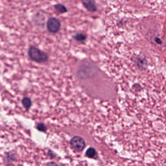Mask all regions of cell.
<instances>
[{"label": "cell", "instance_id": "10", "mask_svg": "<svg viewBox=\"0 0 166 166\" xmlns=\"http://www.w3.org/2000/svg\"><path fill=\"white\" fill-rule=\"evenodd\" d=\"M155 41L158 44H161L162 42L161 40L160 39L158 38H157L155 39Z\"/></svg>", "mask_w": 166, "mask_h": 166}, {"label": "cell", "instance_id": "6", "mask_svg": "<svg viewBox=\"0 0 166 166\" xmlns=\"http://www.w3.org/2000/svg\"><path fill=\"white\" fill-rule=\"evenodd\" d=\"M97 154V152L93 148H89L86 152V155L89 158H94Z\"/></svg>", "mask_w": 166, "mask_h": 166}, {"label": "cell", "instance_id": "3", "mask_svg": "<svg viewBox=\"0 0 166 166\" xmlns=\"http://www.w3.org/2000/svg\"><path fill=\"white\" fill-rule=\"evenodd\" d=\"M60 23L55 18H50L47 22V28L51 33H57L60 27Z\"/></svg>", "mask_w": 166, "mask_h": 166}, {"label": "cell", "instance_id": "8", "mask_svg": "<svg viewBox=\"0 0 166 166\" xmlns=\"http://www.w3.org/2000/svg\"><path fill=\"white\" fill-rule=\"evenodd\" d=\"M36 128L40 132H45L47 130V126L42 123H40L37 124Z\"/></svg>", "mask_w": 166, "mask_h": 166}, {"label": "cell", "instance_id": "1", "mask_svg": "<svg viewBox=\"0 0 166 166\" xmlns=\"http://www.w3.org/2000/svg\"><path fill=\"white\" fill-rule=\"evenodd\" d=\"M28 55L32 60L38 63H45L48 59L47 55L45 52L34 47L29 48Z\"/></svg>", "mask_w": 166, "mask_h": 166}, {"label": "cell", "instance_id": "7", "mask_svg": "<svg viewBox=\"0 0 166 166\" xmlns=\"http://www.w3.org/2000/svg\"><path fill=\"white\" fill-rule=\"evenodd\" d=\"M54 7L56 10L60 13H63L67 11L66 8L63 4H57L55 5Z\"/></svg>", "mask_w": 166, "mask_h": 166}, {"label": "cell", "instance_id": "4", "mask_svg": "<svg viewBox=\"0 0 166 166\" xmlns=\"http://www.w3.org/2000/svg\"><path fill=\"white\" fill-rule=\"evenodd\" d=\"M83 4L90 12H94L97 9L95 0H83Z\"/></svg>", "mask_w": 166, "mask_h": 166}, {"label": "cell", "instance_id": "2", "mask_svg": "<svg viewBox=\"0 0 166 166\" xmlns=\"http://www.w3.org/2000/svg\"><path fill=\"white\" fill-rule=\"evenodd\" d=\"M70 146L76 151H82L84 148L85 143L84 140L80 136H75L70 140Z\"/></svg>", "mask_w": 166, "mask_h": 166}, {"label": "cell", "instance_id": "9", "mask_svg": "<svg viewBox=\"0 0 166 166\" xmlns=\"http://www.w3.org/2000/svg\"><path fill=\"white\" fill-rule=\"evenodd\" d=\"M75 39L76 41L82 42L86 39V36L84 34H78L75 36Z\"/></svg>", "mask_w": 166, "mask_h": 166}, {"label": "cell", "instance_id": "5", "mask_svg": "<svg viewBox=\"0 0 166 166\" xmlns=\"http://www.w3.org/2000/svg\"><path fill=\"white\" fill-rule=\"evenodd\" d=\"M22 104L23 106L26 109L28 110L30 108V107L31 106L32 102L30 98H24L22 100Z\"/></svg>", "mask_w": 166, "mask_h": 166}]
</instances>
